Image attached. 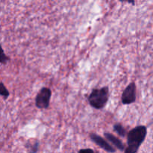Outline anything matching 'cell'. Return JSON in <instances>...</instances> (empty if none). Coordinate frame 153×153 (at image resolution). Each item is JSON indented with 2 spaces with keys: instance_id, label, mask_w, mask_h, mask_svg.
I'll return each mask as SVG.
<instances>
[{
  "instance_id": "1",
  "label": "cell",
  "mask_w": 153,
  "mask_h": 153,
  "mask_svg": "<svg viewBox=\"0 0 153 153\" xmlns=\"http://www.w3.org/2000/svg\"><path fill=\"white\" fill-rule=\"evenodd\" d=\"M147 134V128L140 125L130 130L127 134V147L124 153H137L145 140Z\"/></svg>"
},
{
  "instance_id": "2",
  "label": "cell",
  "mask_w": 153,
  "mask_h": 153,
  "mask_svg": "<svg viewBox=\"0 0 153 153\" xmlns=\"http://www.w3.org/2000/svg\"><path fill=\"white\" fill-rule=\"evenodd\" d=\"M109 100L108 87L94 88L88 97V100L90 105L97 110H100L105 107Z\"/></svg>"
},
{
  "instance_id": "3",
  "label": "cell",
  "mask_w": 153,
  "mask_h": 153,
  "mask_svg": "<svg viewBox=\"0 0 153 153\" xmlns=\"http://www.w3.org/2000/svg\"><path fill=\"white\" fill-rule=\"evenodd\" d=\"M52 97V91L49 88H43L40 90L35 97V105L39 109H47L49 107Z\"/></svg>"
},
{
  "instance_id": "4",
  "label": "cell",
  "mask_w": 153,
  "mask_h": 153,
  "mask_svg": "<svg viewBox=\"0 0 153 153\" xmlns=\"http://www.w3.org/2000/svg\"><path fill=\"white\" fill-rule=\"evenodd\" d=\"M136 91L137 87L134 82H131L124 89L121 97V101L123 105H130L136 102Z\"/></svg>"
},
{
  "instance_id": "5",
  "label": "cell",
  "mask_w": 153,
  "mask_h": 153,
  "mask_svg": "<svg viewBox=\"0 0 153 153\" xmlns=\"http://www.w3.org/2000/svg\"><path fill=\"white\" fill-rule=\"evenodd\" d=\"M90 138L94 143H96L97 146H100L106 152L109 153H114L116 152V149L111 145H110V143H108V142L105 139L102 137L99 134H96V133H91L90 134Z\"/></svg>"
},
{
  "instance_id": "6",
  "label": "cell",
  "mask_w": 153,
  "mask_h": 153,
  "mask_svg": "<svg viewBox=\"0 0 153 153\" xmlns=\"http://www.w3.org/2000/svg\"><path fill=\"white\" fill-rule=\"evenodd\" d=\"M104 136L106 139L108 140V141H109L110 143H111L117 149L120 151H125L126 148L125 146H124L123 143L122 142V140H120L119 138L114 136V134H111V133L108 132H105Z\"/></svg>"
},
{
  "instance_id": "7",
  "label": "cell",
  "mask_w": 153,
  "mask_h": 153,
  "mask_svg": "<svg viewBox=\"0 0 153 153\" xmlns=\"http://www.w3.org/2000/svg\"><path fill=\"white\" fill-rule=\"evenodd\" d=\"M40 143L37 139H29L25 143V148L28 153H37L38 152Z\"/></svg>"
},
{
  "instance_id": "8",
  "label": "cell",
  "mask_w": 153,
  "mask_h": 153,
  "mask_svg": "<svg viewBox=\"0 0 153 153\" xmlns=\"http://www.w3.org/2000/svg\"><path fill=\"white\" fill-rule=\"evenodd\" d=\"M114 130L115 131V132L121 137H124L126 135V131L125 128L123 127V126L120 123H115L113 126Z\"/></svg>"
},
{
  "instance_id": "9",
  "label": "cell",
  "mask_w": 153,
  "mask_h": 153,
  "mask_svg": "<svg viewBox=\"0 0 153 153\" xmlns=\"http://www.w3.org/2000/svg\"><path fill=\"white\" fill-rule=\"evenodd\" d=\"M0 94H1V97L3 98V100H6L10 96V93H9L8 90L6 88V87L4 86V83L1 82V87H0Z\"/></svg>"
},
{
  "instance_id": "10",
  "label": "cell",
  "mask_w": 153,
  "mask_h": 153,
  "mask_svg": "<svg viewBox=\"0 0 153 153\" xmlns=\"http://www.w3.org/2000/svg\"><path fill=\"white\" fill-rule=\"evenodd\" d=\"M10 58H9V57L4 53V50L2 49V53H1V60H0V62H1V65H3V64H6L7 62L10 61Z\"/></svg>"
},
{
  "instance_id": "11",
  "label": "cell",
  "mask_w": 153,
  "mask_h": 153,
  "mask_svg": "<svg viewBox=\"0 0 153 153\" xmlns=\"http://www.w3.org/2000/svg\"><path fill=\"white\" fill-rule=\"evenodd\" d=\"M78 153H95L94 149H90V148H86V149H82L79 151Z\"/></svg>"
}]
</instances>
